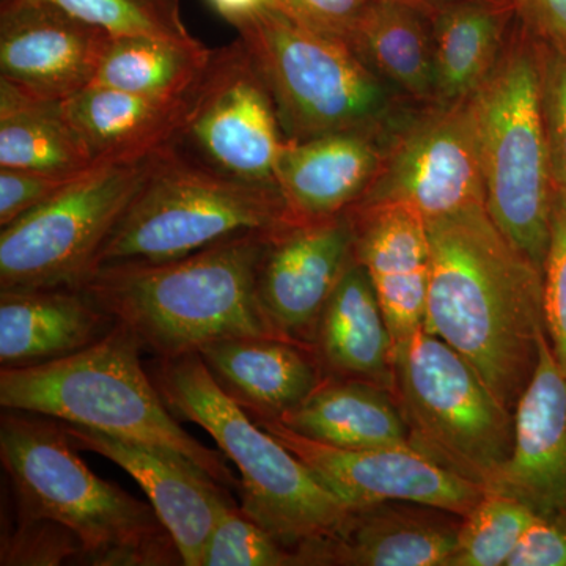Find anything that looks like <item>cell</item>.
<instances>
[{
  "label": "cell",
  "mask_w": 566,
  "mask_h": 566,
  "mask_svg": "<svg viewBox=\"0 0 566 566\" xmlns=\"http://www.w3.org/2000/svg\"><path fill=\"white\" fill-rule=\"evenodd\" d=\"M408 2L415 3V6L420 7L427 11L428 14L439 7L446 6V3L455 2V0H408Z\"/></svg>",
  "instance_id": "41"
},
{
  "label": "cell",
  "mask_w": 566,
  "mask_h": 566,
  "mask_svg": "<svg viewBox=\"0 0 566 566\" xmlns=\"http://www.w3.org/2000/svg\"><path fill=\"white\" fill-rule=\"evenodd\" d=\"M109 36L46 3L0 7V81L63 102L92 84Z\"/></svg>",
  "instance_id": "15"
},
{
  "label": "cell",
  "mask_w": 566,
  "mask_h": 566,
  "mask_svg": "<svg viewBox=\"0 0 566 566\" xmlns=\"http://www.w3.org/2000/svg\"><path fill=\"white\" fill-rule=\"evenodd\" d=\"M434 99L471 98L504 54L516 25L510 0H455L430 13Z\"/></svg>",
  "instance_id": "25"
},
{
  "label": "cell",
  "mask_w": 566,
  "mask_h": 566,
  "mask_svg": "<svg viewBox=\"0 0 566 566\" xmlns=\"http://www.w3.org/2000/svg\"><path fill=\"white\" fill-rule=\"evenodd\" d=\"M212 10L232 24L248 20L253 14L274 6V0H207Z\"/></svg>",
  "instance_id": "40"
},
{
  "label": "cell",
  "mask_w": 566,
  "mask_h": 566,
  "mask_svg": "<svg viewBox=\"0 0 566 566\" xmlns=\"http://www.w3.org/2000/svg\"><path fill=\"white\" fill-rule=\"evenodd\" d=\"M381 163V151L368 132L289 140L275 169V185L294 221H322L356 205Z\"/></svg>",
  "instance_id": "20"
},
{
  "label": "cell",
  "mask_w": 566,
  "mask_h": 566,
  "mask_svg": "<svg viewBox=\"0 0 566 566\" xmlns=\"http://www.w3.org/2000/svg\"><path fill=\"white\" fill-rule=\"evenodd\" d=\"M81 450L107 458L139 483L180 551L182 565L203 566L205 547L219 509L232 501L199 465L178 453L62 422Z\"/></svg>",
  "instance_id": "16"
},
{
  "label": "cell",
  "mask_w": 566,
  "mask_h": 566,
  "mask_svg": "<svg viewBox=\"0 0 566 566\" xmlns=\"http://www.w3.org/2000/svg\"><path fill=\"white\" fill-rule=\"evenodd\" d=\"M535 515L566 521V374L547 334L538 364L515 406V446L490 490Z\"/></svg>",
  "instance_id": "17"
},
{
  "label": "cell",
  "mask_w": 566,
  "mask_h": 566,
  "mask_svg": "<svg viewBox=\"0 0 566 566\" xmlns=\"http://www.w3.org/2000/svg\"><path fill=\"white\" fill-rule=\"evenodd\" d=\"M538 50L543 123L551 170L554 181L566 189V54L539 43Z\"/></svg>",
  "instance_id": "35"
},
{
  "label": "cell",
  "mask_w": 566,
  "mask_h": 566,
  "mask_svg": "<svg viewBox=\"0 0 566 566\" xmlns=\"http://www.w3.org/2000/svg\"><path fill=\"white\" fill-rule=\"evenodd\" d=\"M203 566H297L296 556L227 501L205 547Z\"/></svg>",
  "instance_id": "32"
},
{
  "label": "cell",
  "mask_w": 566,
  "mask_h": 566,
  "mask_svg": "<svg viewBox=\"0 0 566 566\" xmlns=\"http://www.w3.org/2000/svg\"><path fill=\"white\" fill-rule=\"evenodd\" d=\"M234 28L273 96L286 140L368 132L385 114V82L345 41L275 7Z\"/></svg>",
  "instance_id": "9"
},
{
  "label": "cell",
  "mask_w": 566,
  "mask_h": 566,
  "mask_svg": "<svg viewBox=\"0 0 566 566\" xmlns=\"http://www.w3.org/2000/svg\"><path fill=\"white\" fill-rule=\"evenodd\" d=\"M543 308L551 348L566 374V189L556 181L543 266Z\"/></svg>",
  "instance_id": "34"
},
{
  "label": "cell",
  "mask_w": 566,
  "mask_h": 566,
  "mask_svg": "<svg viewBox=\"0 0 566 566\" xmlns=\"http://www.w3.org/2000/svg\"><path fill=\"white\" fill-rule=\"evenodd\" d=\"M191 92L163 98L91 84L63 99L62 107L96 163L122 161L145 158L170 144Z\"/></svg>",
  "instance_id": "24"
},
{
  "label": "cell",
  "mask_w": 566,
  "mask_h": 566,
  "mask_svg": "<svg viewBox=\"0 0 566 566\" xmlns=\"http://www.w3.org/2000/svg\"><path fill=\"white\" fill-rule=\"evenodd\" d=\"M148 374L174 416L202 427L237 465L241 510L296 562L344 523L352 509L223 392L199 353L156 359Z\"/></svg>",
  "instance_id": "5"
},
{
  "label": "cell",
  "mask_w": 566,
  "mask_h": 566,
  "mask_svg": "<svg viewBox=\"0 0 566 566\" xmlns=\"http://www.w3.org/2000/svg\"><path fill=\"white\" fill-rule=\"evenodd\" d=\"M95 164L62 102L25 95L0 81V167L73 175Z\"/></svg>",
  "instance_id": "27"
},
{
  "label": "cell",
  "mask_w": 566,
  "mask_h": 566,
  "mask_svg": "<svg viewBox=\"0 0 566 566\" xmlns=\"http://www.w3.org/2000/svg\"><path fill=\"white\" fill-rule=\"evenodd\" d=\"M142 345L115 323L96 344L54 363L2 368L0 406L81 424L178 453L219 485L240 490L221 450L208 449L175 419L150 374Z\"/></svg>",
  "instance_id": "4"
},
{
  "label": "cell",
  "mask_w": 566,
  "mask_h": 566,
  "mask_svg": "<svg viewBox=\"0 0 566 566\" xmlns=\"http://www.w3.org/2000/svg\"><path fill=\"white\" fill-rule=\"evenodd\" d=\"M293 222L275 186L234 180L167 144L156 151L92 273L114 264L169 262L237 234L271 232Z\"/></svg>",
  "instance_id": "6"
},
{
  "label": "cell",
  "mask_w": 566,
  "mask_h": 566,
  "mask_svg": "<svg viewBox=\"0 0 566 566\" xmlns=\"http://www.w3.org/2000/svg\"><path fill=\"white\" fill-rule=\"evenodd\" d=\"M535 513L510 495L486 491L463 517L449 566H506Z\"/></svg>",
  "instance_id": "30"
},
{
  "label": "cell",
  "mask_w": 566,
  "mask_h": 566,
  "mask_svg": "<svg viewBox=\"0 0 566 566\" xmlns=\"http://www.w3.org/2000/svg\"><path fill=\"white\" fill-rule=\"evenodd\" d=\"M352 48L382 81L415 98H434L433 32L420 7L375 0Z\"/></svg>",
  "instance_id": "28"
},
{
  "label": "cell",
  "mask_w": 566,
  "mask_h": 566,
  "mask_svg": "<svg viewBox=\"0 0 566 566\" xmlns=\"http://www.w3.org/2000/svg\"><path fill=\"white\" fill-rule=\"evenodd\" d=\"M476 205H485V188L471 96L412 125L349 210L405 207L428 222Z\"/></svg>",
  "instance_id": "12"
},
{
  "label": "cell",
  "mask_w": 566,
  "mask_h": 566,
  "mask_svg": "<svg viewBox=\"0 0 566 566\" xmlns=\"http://www.w3.org/2000/svg\"><path fill=\"white\" fill-rule=\"evenodd\" d=\"M81 174H46L0 167V229L50 200Z\"/></svg>",
  "instance_id": "37"
},
{
  "label": "cell",
  "mask_w": 566,
  "mask_h": 566,
  "mask_svg": "<svg viewBox=\"0 0 566 566\" xmlns=\"http://www.w3.org/2000/svg\"><path fill=\"white\" fill-rule=\"evenodd\" d=\"M427 229L423 331L460 353L515 411L547 334L543 273L495 226L485 205L428 221Z\"/></svg>",
  "instance_id": "1"
},
{
  "label": "cell",
  "mask_w": 566,
  "mask_h": 566,
  "mask_svg": "<svg viewBox=\"0 0 566 566\" xmlns=\"http://www.w3.org/2000/svg\"><path fill=\"white\" fill-rule=\"evenodd\" d=\"M375 0H274L275 9L305 28L352 46Z\"/></svg>",
  "instance_id": "36"
},
{
  "label": "cell",
  "mask_w": 566,
  "mask_h": 566,
  "mask_svg": "<svg viewBox=\"0 0 566 566\" xmlns=\"http://www.w3.org/2000/svg\"><path fill=\"white\" fill-rule=\"evenodd\" d=\"M472 106L486 211L543 273L554 178L543 123L538 43L517 20L497 65L472 95Z\"/></svg>",
  "instance_id": "7"
},
{
  "label": "cell",
  "mask_w": 566,
  "mask_h": 566,
  "mask_svg": "<svg viewBox=\"0 0 566 566\" xmlns=\"http://www.w3.org/2000/svg\"><path fill=\"white\" fill-rule=\"evenodd\" d=\"M277 420L304 438L340 449L409 446L395 395L359 379L324 376L303 403Z\"/></svg>",
  "instance_id": "26"
},
{
  "label": "cell",
  "mask_w": 566,
  "mask_h": 566,
  "mask_svg": "<svg viewBox=\"0 0 566 566\" xmlns=\"http://www.w3.org/2000/svg\"><path fill=\"white\" fill-rule=\"evenodd\" d=\"M353 259L348 212L271 233L256 270V296L275 337L312 349L324 305Z\"/></svg>",
  "instance_id": "14"
},
{
  "label": "cell",
  "mask_w": 566,
  "mask_h": 566,
  "mask_svg": "<svg viewBox=\"0 0 566 566\" xmlns=\"http://www.w3.org/2000/svg\"><path fill=\"white\" fill-rule=\"evenodd\" d=\"M82 543L69 527L17 510V523L2 531L0 565L81 564Z\"/></svg>",
  "instance_id": "33"
},
{
  "label": "cell",
  "mask_w": 566,
  "mask_h": 566,
  "mask_svg": "<svg viewBox=\"0 0 566 566\" xmlns=\"http://www.w3.org/2000/svg\"><path fill=\"white\" fill-rule=\"evenodd\" d=\"M46 3L112 36L153 35L192 39L180 0H0V7Z\"/></svg>",
  "instance_id": "31"
},
{
  "label": "cell",
  "mask_w": 566,
  "mask_h": 566,
  "mask_svg": "<svg viewBox=\"0 0 566 566\" xmlns=\"http://www.w3.org/2000/svg\"><path fill=\"white\" fill-rule=\"evenodd\" d=\"M395 400L409 446L490 490L515 446V411L441 338L419 333L395 349Z\"/></svg>",
  "instance_id": "8"
},
{
  "label": "cell",
  "mask_w": 566,
  "mask_h": 566,
  "mask_svg": "<svg viewBox=\"0 0 566 566\" xmlns=\"http://www.w3.org/2000/svg\"><path fill=\"white\" fill-rule=\"evenodd\" d=\"M197 353L223 392L252 417L279 419L324 379L314 352L285 338H219Z\"/></svg>",
  "instance_id": "21"
},
{
  "label": "cell",
  "mask_w": 566,
  "mask_h": 566,
  "mask_svg": "<svg viewBox=\"0 0 566 566\" xmlns=\"http://www.w3.org/2000/svg\"><path fill=\"white\" fill-rule=\"evenodd\" d=\"M115 323L81 289L0 290V365L54 363L96 344Z\"/></svg>",
  "instance_id": "22"
},
{
  "label": "cell",
  "mask_w": 566,
  "mask_h": 566,
  "mask_svg": "<svg viewBox=\"0 0 566 566\" xmlns=\"http://www.w3.org/2000/svg\"><path fill=\"white\" fill-rule=\"evenodd\" d=\"M463 516L415 502L349 510L329 538L305 547L301 565L449 566Z\"/></svg>",
  "instance_id": "18"
},
{
  "label": "cell",
  "mask_w": 566,
  "mask_h": 566,
  "mask_svg": "<svg viewBox=\"0 0 566 566\" xmlns=\"http://www.w3.org/2000/svg\"><path fill=\"white\" fill-rule=\"evenodd\" d=\"M271 232H249L161 263L93 271L81 290L156 359L229 337H275L260 308L256 270Z\"/></svg>",
  "instance_id": "2"
},
{
  "label": "cell",
  "mask_w": 566,
  "mask_h": 566,
  "mask_svg": "<svg viewBox=\"0 0 566 566\" xmlns=\"http://www.w3.org/2000/svg\"><path fill=\"white\" fill-rule=\"evenodd\" d=\"M312 352L324 376L359 379L394 392L392 334L370 277L356 256L324 305Z\"/></svg>",
  "instance_id": "23"
},
{
  "label": "cell",
  "mask_w": 566,
  "mask_h": 566,
  "mask_svg": "<svg viewBox=\"0 0 566 566\" xmlns=\"http://www.w3.org/2000/svg\"><path fill=\"white\" fill-rule=\"evenodd\" d=\"M506 566H566V521L536 515Z\"/></svg>",
  "instance_id": "38"
},
{
  "label": "cell",
  "mask_w": 566,
  "mask_h": 566,
  "mask_svg": "<svg viewBox=\"0 0 566 566\" xmlns=\"http://www.w3.org/2000/svg\"><path fill=\"white\" fill-rule=\"evenodd\" d=\"M286 142L273 96L243 41L212 51L170 145L234 180L277 188L275 169Z\"/></svg>",
  "instance_id": "11"
},
{
  "label": "cell",
  "mask_w": 566,
  "mask_h": 566,
  "mask_svg": "<svg viewBox=\"0 0 566 566\" xmlns=\"http://www.w3.org/2000/svg\"><path fill=\"white\" fill-rule=\"evenodd\" d=\"M346 212L354 223V256L370 277L397 349L424 326L431 270L427 221L405 207Z\"/></svg>",
  "instance_id": "19"
},
{
  "label": "cell",
  "mask_w": 566,
  "mask_h": 566,
  "mask_svg": "<svg viewBox=\"0 0 566 566\" xmlns=\"http://www.w3.org/2000/svg\"><path fill=\"white\" fill-rule=\"evenodd\" d=\"M516 20L539 44L566 54V0H510Z\"/></svg>",
  "instance_id": "39"
},
{
  "label": "cell",
  "mask_w": 566,
  "mask_h": 566,
  "mask_svg": "<svg viewBox=\"0 0 566 566\" xmlns=\"http://www.w3.org/2000/svg\"><path fill=\"white\" fill-rule=\"evenodd\" d=\"M252 419L292 450L352 510L382 502H415L464 517L486 494L485 488L447 471L411 446L340 449L304 438L277 419Z\"/></svg>",
  "instance_id": "13"
},
{
  "label": "cell",
  "mask_w": 566,
  "mask_h": 566,
  "mask_svg": "<svg viewBox=\"0 0 566 566\" xmlns=\"http://www.w3.org/2000/svg\"><path fill=\"white\" fill-rule=\"evenodd\" d=\"M212 51L196 36L111 35L92 84L145 96H182L203 76Z\"/></svg>",
  "instance_id": "29"
},
{
  "label": "cell",
  "mask_w": 566,
  "mask_h": 566,
  "mask_svg": "<svg viewBox=\"0 0 566 566\" xmlns=\"http://www.w3.org/2000/svg\"><path fill=\"white\" fill-rule=\"evenodd\" d=\"M161 150V148H159ZM156 151L98 163L0 232V290L81 289Z\"/></svg>",
  "instance_id": "10"
},
{
  "label": "cell",
  "mask_w": 566,
  "mask_h": 566,
  "mask_svg": "<svg viewBox=\"0 0 566 566\" xmlns=\"http://www.w3.org/2000/svg\"><path fill=\"white\" fill-rule=\"evenodd\" d=\"M61 420L3 409L0 460L17 510L69 527L82 543L81 565H182L150 502L99 479Z\"/></svg>",
  "instance_id": "3"
}]
</instances>
